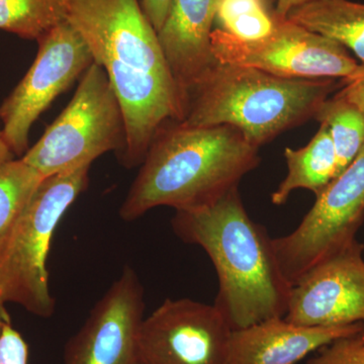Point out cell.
Masks as SVG:
<instances>
[{"mask_svg": "<svg viewBox=\"0 0 364 364\" xmlns=\"http://www.w3.org/2000/svg\"><path fill=\"white\" fill-rule=\"evenodd\" d=\"M259 163V149L234 127L168 122L153 138L119 215L132 222L158 207L207 208L238 188Z\"/></svg>", "mask_w": 364, "mask_h": 364, "instance_id": "obj_2", "label": "cell"}, {"mask_svg": "<svg viewBox=\"0 0 364 364\" xmlns=\"http://www.w3.org/2000/svg\"><path fill=\"white\" fill-rule=\"evenodd\" d=\"M70 0H0V30L38 41L68 18Z\"/></svg>", "mask_w": 364, "mask_h": 364, "instance_id": "obj_18", "label": "cell"}, {"mask_svg": "<svg viewBox=\"0 0 364 364\" xmlns=\"http://www.w3.org/2000/svg\"><path fill=\"white\" fill-rule=\"evenodd\" d=\"M124 146L121 105L105 69L93 62L65 109L21 159L46 178L90 166L111 151L121 154Z\"/></svg>", "mask_w": 364, "mask_h": 364, "instance_id": "obj_6", "label": "cell"}, {"mask_svg": "<svg viewBox=\"0 0 364 364\" xmlns=\"http://www.w3.org/2000/svg\"><path fill=\"white\" fill-rule=\"evenodd\" d=\"M43 179L23 159L0 165V248Z\"/></svg>", "mask_w": 364, "mask_h": 364, "instance_id": "obj_19", "label": "cell"}, {"mask_svg": "<svg viewBox=\"0 0 364 364\" xmlns=\"http://www.w3.org/2000/svg\"><path fill=\"white\" fill-rule=\"evenodd\" d=\"M364 220V145L353 161L316 196L310 212L287 236L272 239L280 269L291 284L355 240Z\"/></svg>", "mask_w": 364, "mask_h": 364, "instance_id": "obj_7", "label": "cell"}, {"mask_svg": "<svg viewBox=\"0 0 364 364\" xmlns=\"http://www.w3.org/2000/svg\"><path fill=\"white\" fill-rule=\"evenodd\" d=\"M182 241L200 246L214 264L219 289L214 305L232 330L284 318L291 284L277 261L272 239L253 221L238 188L171 221Z\"/></svg>", "mask_w": 364, "mask_h": 364, "instance_id": "obj_3", "label": "cell"}, {"mask_svg": "<svg viewBox=\"0 0 364 364\" xmlns=\"http://www.w3.org/2000/svg\"><path fill=\"white\" fill-rule=\"evenodd\" d=\"M90 166L46 177L0 248V296L40 318L55 312L47 261L53 236L85 191Z\"/></svg>", "mask_w": 364, "mask_h": 364, "instance_id": "obj_5", "label": "cell"}, {"mask_svg": "<svg viewBox=\"0 0 364 364\" xmlns=\"http://www.w3.org/2000/svg\"><path fill=\"white\" fill-rule=\"evenodd\" d=\"M231 333L215 305L167 299L144 318L139 364H225Z\"/></svg>", "mask_w": 364, "mask_h": 364, "instance_id": "obj_10", "label": "cell"}, {"mask_svg": "<svg viewBox=\"0 0 364 364\" xmlns=\"http://www.w3.org/2000/svg\"><path fill=\"white\" fill-rule=\"evenodd\" d=\"M67 21L105 69L126 124L124 166L141 165L163 124L181 122L184 100L158 33L139 0H70Z\"/></svg>", "mask_w": 364, "mask_h": 364, "instance_id": "obj_1", "label": "cell"}, {"mask_svg": "<svg viewBox=\"0 0 364 364\" xmlns=\"http://www.w3.org/2000/svg\"><path fill=\"white\" fill-rule=\"evenodd\" d=\"M144 289L124 267L64 348L63 364H139Z\"/></svg>", "mask_w": 364, "mask_h": 364, "instance_id": "obj_11", "label": "cell"}, {"mask_svg": "<svg viewBox=\"0 0 364 364\" xmlns=\"http://www.w3.org/2000/svg\"><path fill=\"white\" fill-rule=\"evenodd\" d=\"M6 303L0 296V333L7 324H11V317L6 308Z\"/></svg>", "mask_w": 364, "mask_h": 364, "instance_id": "obj_27", "label": "cell"}, {"mask_svg": "<svg viewBox=\"0 0 364 364\" xmlns=\"http://www.w3.org/2000/svg\"><path fill=\"white\" fill-rule=\"evenodd\" d=\"M284 158L287 176L272 195L273 205H282L299 188L309 189L317 196L337 176V155L329 131L324 124L305 147L287 148Z\"/></svg>", "mask_w": 364, "mask_h": 364, "instance_id": "obj_15", "label": "cell"}, {"mask_svg": "<svg viewBox=\"0 0 364 364\" xmlns=\"http://www.w3.org/2000/svg\"><path fill=\"white\" fill-rule=\"evenodd\" d=\"M364 246L353 240L293 284L284 318L304 327L364 323Z\"/></svg>", "mask_w": 364, "mask_h": 364, "instance_id": "obj_12", "label": "cell"}, {"mask_svg": "<svg viewBox=\"0 0 364 364\" xmlns=\"http://www.w3.org/2000/svg\"><path fill=\"white\" fill-rule=\"evenodd\" d=\"M13 151L9 148V144L4 139L2 130H0V165L13 160Z\"/></svg>", "mask_w": 364, "mask_h": 364, "instance_id": "obj_26", "label": "cell"}, {"mask_svg": "<svg viewBox=\"0 0 364 364\" xmlns=\"http://www.w3.org/2000/svg\"><path fill=\"white\" fill-rule=\"evenodd\" d=\"M310 1L313 0H275L274 14L279 18H287L294 9Z\"/></svg>", "mask_w": 364, "mask_h": 364, "instance_id": "obj_25", "label": "cell"}, {"mask_svg": "<svg viewBox=\"0 0 364 364\" xmlns=\"http://www.w3.org/2000/svg\"><path fill=\"white\" fill-rule=\"evenodd\" d=\"M361 335H363V336L364 337V323H363V324H361Z\"/></svg>", "mask_w": 364, "mask_h": 364, "instance_id": "obj_29", "label": "cell"}, {"mask_svg": "<svg viewBox=\"0 0 364 364\" xmlns=\"http://www.w3.org/2000/svg\"><path fill=\"white\" fill-rule=\"evenodd\" d=\"M221 0H172L158 39L186 102V92L217 63L213 26Z\"/></svg>", "mask_w": 364, "mask_h": 364, "instance_id": "obj_14", "label": "cell"}, {"mask_svg": "<svg viewBox=\"0 0 364 364\" xmlns=\"http://www.w3.org/2000/svg\"><path fill=\"white\" fill-rule=\"evenodd\" d=\"M361 331V324L304 327L284 318L232 330L225 364H296L325 345Z\"/></svg>", "mask_w": 364, "mask_h": 364, "instance_id": "obj_13", "label": "cell"}, {"mask_svg": "<svg viewBox=\"0 0 364 364\" xmlns=\"http://www.w3.org/2000/svg\"><path fill=\"white\" fill-rule=\"evenodd\" d=\"M210 42L220 63L258 69L277 77L343 80L359 65L339 43L277 16L272 32L262 39L240 40L215 28Z\"/></svg>", "mask_w": 364, "mask_h": 364, "instance_id": "obj_8", "label": "cell"}, {"mask_svg": "<svg viewBox=\"0 0 364 364\" xmlns=\"http://www.w3.org/2000/svg\"><path fill=\"white\" fill-rule=\"evenodd\" d=\"M342 82L339 92L364 112V64H359L356 70Z\"/></svg>", "mask_w": 364, "mask_h": 364, "instance_id": "obj_23", "label": "cell"}, {"mask_svg": "<svg viewBox=\"0 0 364 364\" xmlns=\"http://www.w3.org/2000/svg\"><path fill=\"white\" fill-rule=\"evenodd\" d=\"M314 119L329 131L339 176L363 147L364 112L338 91L320 105Z\"/></svg>", "mask_w": 364, "mask_h": 364, "instance_id": "obj_17", "label": "cell"}, {"mask_svg": "<svg viewBox=\"0 0 364 364\" xmlns=\"http://www.w3.org/2000/svg\"><path fill=\"white\" fill-rule=\"evenodd\" d=\"M342 85L341 79L282 78L217 62L186 92L181 123L234 127L259 149L284 131L314 119L320 105Z\"/></svg>", "mask_w": 364, "mask_h": 364, "instance_id": "obj_4", "label": "cell"}, {"mask_svg": "<svg viewBox=\"0 0 364 364\" xmlns=\"http://www.w3.org/2000/svg\"><path fill=\"white\" fill-rule=\"evenodd\" d=\"M172 0H141L144 13L156 32H159L166 20Z\"/></svg>", "mask_w": 364, "mask_h": 364, "instance_id": "obj_24", "label": "cell"}, {"mask_svg": "<svg viewBox=\"0 0 364 364\" xmlns=\"http://www.w3.org/2000/svg\"><path fill=\"white\" fill-rule=\"evenodd\" d=\"M28 345L13 325L7 324L0 333V364H28Z\"/></svg>", "mask_w": 364, "mask_h": 364, "instance_id": "obj_22", "label": "cell"}, {"mask_svg": "<svg viewBox=\"0 0 364 364\" xmlns=\"http://www.w3.org/2000/svg\"><path fill=\"white\" fill-rule=\"evenodd\" d=\"M306 364H364V337L358 332L334 340Z\"/></svg>", "mask_w": 364, "mask_h": 364, "instance_id": "obj_21", "label": "cell"}, {"mask_svg": "<svg viewBox=\"0 0 364 364\" xmlns=\"http://www.w3.org/2000/svg\"><path fill=\"white\" fill-rule=\"evenodd\" d=\"M270 11H274L275 0H261Z\"/></svg>", "mask_w": 364, "mask_h": 364, "instance_id": "obj_28", "label": "cell"}, {"mask_svg": "<svg viewBox=\"0 0 364 364\" xmlns=\"http://www.w3.org/2000/svg\"><path fill=\"white\" fill-rule=\"evenodd\" d=\"M287 18L350 50L364 64V4L351 0H313Z\"/></svg>", "mask_w": 364, "mask_h": 364, "instance_id": "obj_16", "label": "cell"}, {"mask_svg": "<svg viewBox=\"0 0 364 364\" xmlns=\"http://www.w3.org/2000/svg\"><path fill=\"white\" fill-rule=\"evenodd\" d=\"M275 23L274 11L261 0H221L215 21L220 30L244 41L267 37Z\"/></svg>", "mask_w": 364, "mask_h": 364, "instance_id": "obj_20", "label": "cell"}, {"mask_svg": "<svg viewBox=\"0 0 364 364\" xmlns=\"http://www.w3.org/2000/svg\"><path fill=\"white\" fill-rule=\"evenodd\" d=\"M38 43L32 66L0 107L2 133L16 155H25L28 150V136L38 117L95 62L87 45L68 21Z\"/></svg>", "mask_w": 364, "mask_h": 364, "instance_id": "obj_9", "label": "cell"}]
</instances>
